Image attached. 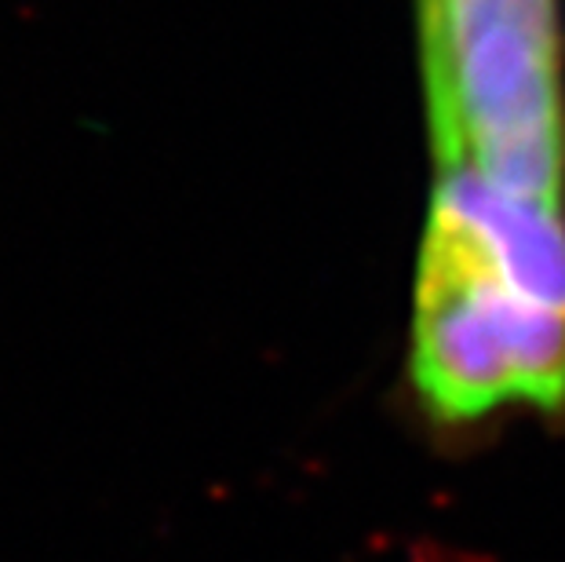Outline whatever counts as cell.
I'll return each instance as SVG.
<instances>
[{"label": "cell", "mask_w": 565, "mask_h": 562, "mask_svg": "<svg viewBox=\"0 0 565 562\" xmlns=\"http://www.w3.org/2000/svg\"><path fill=\"white\" fill-rule=\"evenodd\" d=\"M405 384L430 442L478 446L511 416L565 424V220L441 176L416 271Z\"/></svg>", "instance_id": "cell-1"}, {"label": "cell", "mask_w": 565, "mask_h": 562, "mask_svg": "<svg viewBox=\"0 0 565 562\" xmlns=\"http://www.w3.org/2000/svg\"><path fill=\"white\" fill-rule=\"evenodd\" d=\"M419 30L441 172L565 205L555 0H419Z\"/></svg>", "instance_id": "cell-2"}]
</instances>
